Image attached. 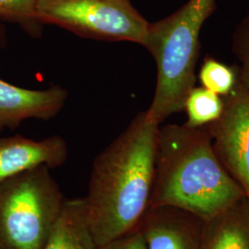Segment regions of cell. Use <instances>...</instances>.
Here are the masks:
<instances>
[{
    "label": "cell",
    "mask_w": 249,
    "mask_h": 249,
    "mask_svg": "<svg viewBox=\"0 0 249 249\" xmlns=\"http://www.w3.org/2000/svg\"><path fill=\"white\" fill-rule=\"evenodd\" d=\"M159 127L139 113L93 160L83 198L98 247L138 228L148 211Z\"/></svg>",
    "instance_id": "1"
},
{
    "label": "cell",
    "mask_w": 249,
    "mask_h": 249,
    "mask_svg": "<svg viewBox=\"0 0 249 249\" xmlns=\"http://www.w3.org/2000/svg\"><path fill=\"white\" fill-rule=\"evenodd\" d=\"M243 197L205 126L160 125L150 207L177 208L206 222Z\"/></svg>",
    "instance_id": "2"
},
{
    "label": "cell",
    "mask_w": 249,
    "mask_h": 249,
    "mask_svg": "<svg viewBox=\"0 0 249 249\" xmlns=\"http://www.w3.org/2000/svg\"><path fill=\"white\" fill-rule=\"evenodd\" d=\"M216 8L217 0H188L166 18L149 23L142 46L155 60L157 81L146 113L156 124L184 110L196 86L200 31Z\"/></svg>",
    "instance_id": "3"
},
{
    "label": "cell",
    "mask_w": 249,
    "mask_h": 249,
    "mask_svg": "<svg viewBox=\"0 0 249 249\" xmlns=\"http://www.w3.org/2000/svg\"><path fill=\"white\" fill-rule=\"evenodd\" d=\"M50 168L0 182V249H43L66 201Z\"/></svg>",
    "instance_id": "4"
},
{
    "label": "cell",
    "mask_w": 249,
    "mask_h": 249,
    "mask_svg": "<svg viewBox=\"0 0 249 249\" xmlns=\"http://www.w3.org/2000/svg\"><path fill=\"white\" fill-rule=\"evenodd\" d=\"M37 17L83 38L142 46L150 23L130 0H38Z\"/></svg>",
    "instance_id": "5"
},
{
    "label": "cell",
    "mask_w": 249,
    "mask_h": 249,
    "mask_svg": "<svg viewBox=\"0 0 249 249\" xmlns=\"http://www.w3.org/2000/svg\"><path fill=\"white\" fill-rule=\"evenodd\" d=\"M223 100L222 116L205 127L218 160L241 187L249 206V92L237 82Z\"/></svg>",
    "instance_id": "6"
},
{
    "label": "cell",
    "mask_w": 249,
    "mask_h": 249,
    "mask_svg": "<svg viewBox=\"0 0 249 249\" xmlns=\"http://www.w3.org/2000/svg\"><path fill=\"white\" fill-rule=\"evenodd\" d=\"M68 97V90L59 85L30 89L0 79V132L14 129L27 119H52L60 113Z\"/></svg>",
    "instance_id": "7"
},
{
    "label": "cell",
    "mask_w": 249,
    "mask_h": 249,
    "mask_svg": "<svg viewBox=\"0 0 249 249\" xmlns=\"http://www.w3.org/2000/svg\"><path fill=\"white\" fill-rule=\"evenodd\" d=\"M204 222L172 207H150L139 229L147 249H201Z\"/></svg>",
    "instance_id": "8"
},
{
    "label": "cell",
    "mask_w": 249,
    "mask_h": 249,
    "mask_svg": "<svg viewBox=\"0 0 249 249\" xmlns=\"http://www.w3.org/2000/svg\"><path fill=\"white\" fill-rule=\"evenodd\" d=\"M66 141L58 135L36 141L21 135L0 137V182L39 166L53 169L68 159Z\"/></svg>",
    "instance_id": "9"
},
{
    "label": "cell",
    "mask_w": 249,
    "mask_h": 249,
    "mask_svg": "<svg viewBox=\"0 0 249 249\" xmlns=\"http://www.w3.org/2000/svg\"><path fill=\"white\" fill-rule=\"evenodd\" d=\"M201 249H249V206L246 197L204 222Z\"/></svg>",
    "instance_id": "10"
},
{
    "label": "cell",
    "mask_w": 249,
    "mask_h": 249,
    "mask_svg": "<svg viewBox=\"0 0 249 249\" xmlns=\"http://www.w3.org/2000/svg\"><path fill=\"white\" fill-rule=\"evenodd\" d=\"M83 197L66 199L43 249H98Z\"/></svg>",
    "instance_id": "11"
},
{
    "label": "cell",
    "mask_w": 249,
    "mask_h": 249,
    "mask_svg": "<svg viewBox=\"0 0 249 249\" xmlns=\"http://www.w3.org/2000/svg\"><path fill=\"white\" fill-rule=\"evenodd\" d=\"M223 107V97L201 86H195L188 93L184 105L187 117L185 124L192 127L212 124L222 116Z\"/></svg>",
    "instance_id": "12"
},
{
    "label": "cell",
    "mask_w": 249,
    "mask_h": 249,
    "mask_svg": "<svg viewBox=\"0 0 249 249\" xmlns=\"http://www.w3.org/2000/svg\"><path fill=\"white\" fill-rule=\"evenodd\" d=\"M38 0H0V21L18 24L26 34L39 38L44 24L37 17Z\"/></svg>",
    "instance_id": "13"
},
{
    "label": "cell",
    "mask_w": 249,
    "mask_h": 249,
    "mask_svg": "<svg viewBox=\"0 0 249 249\" xmlns=\"http://www.w3.org/2000/svg\"><path fill=\"white\" fill-rule=\"evenodd\" d=\"M198 80L201 87L225 97L238 82L237 69L229 67L212 56H207L199 69Z\"/></svg>",
    "instance_id": "14"
},
{
    "label": "cell",
    "mask_w": 249,
    "mask_h": 249,
    "mask_svg": "<svg viewBox=\"0 0 249 249\" xmlns=\"http://www.w3.org/2000/svg\"><path fill=\"white\" fill-rule=\"evenodd\" d=\"M231 51L238 62V82L249 92V12L232 32Z\"/></svg>",
    "instance_id": "15"
},
{
    "label": "cell",
    "mask_w": 249,
    "mask_h": 249,
    "mask_svg": "<svg viewBox=\"0 0 249 249\" xmlns=\"http://www.w3.org/2000/svg\"><path fill=\"white\" fill-rule=\"evenodd\" d=\"M98 249H147V246L142 232L138 227L124 236L99 247Z\"/></svg>",
    "instance_id": "16"
},
{
    "label": "cell",
    "mask_w": 249,
    "mask_h": 249,
    "mask_svg": "<svg viewBox=\"0 0 249 249\" xmlns=\"http://www.w3.org/2000/svg\"><path fill=\"white\" fill-rule=\"evenodd\" d=\"M6 45H7L6 28L4 26L3 22L0 21V49H3Z\"/></svg>",
    "instance_id": "17"
}]
</instances>
